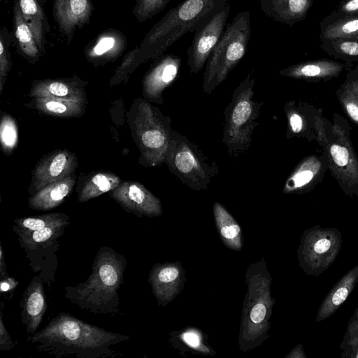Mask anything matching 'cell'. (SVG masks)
I'll list each match as a JSON object with an SVG mask.
<instances>
[{
	"mask_svg": "<svg viewBox=\"0 0 358 358\" xmlns=\"http://www.w3.org/2000/svg\"><path fill=\"white\" fill-rule=\"evenodd\" d=\"M131 339L87 323L69 313H60L41 330L29 335L27 341L40 352L76 358H106L115 355V345Z\"/></svg>",
	"mask_w": 358,
	"mask_h": 358,
	"instance_id": "obj_1",
	"label": "cell"
},
{
	"mask_svg": "<svg viewBox=\"0 0 358 358\" xmlns=\"http://www.w3.org/2000/svg\"><path fill=\"white\" fill-rule=\"evenodd\" d=\"M127 261L108 246L101 247L87 279L64 288L65 298L79 308L94 314L122 315L118 290L123 282Z\"/></svg>",
	"mask_w": 358,
	"mask_h": 358,
	"instance_id": "obj_2",
	"label": "cell"
},
{
	"mask_svg": "<svg viewBox=\"0 0 358 358\" xmlns=\"http://www.w3.org/2000/svg\"><path fill=\"white\" fill-rule=\"evenodd\" d=\"M229 0H184L170 9L148 32L136 62L157 58L187 32L203 27Z\"/></svg>",
	"mask_w": 358,
	"mask_h": 358,
	"instance_id": "obj_3",
	"label": "cell"
},
{
	"mask_svg": "<svg viewBox=\"0 0 358 358\" xmlns=\"http://www.w3.org/2000/svg\"><path fill=\"white\" fill-rule=\"evenodd\" d=\"M248 292L243 303L238 346L243 351L260 345L270 329L275 303L271 294V278L264 260L248 266L245 275Z\"/></svg>",
	"mask_w": 358,
	"mask_h": 358,
	"instance_id": "obj_4",
	"label": "cell"
},
{
	"mask_svg": "<svg viewBox=\"0 0 358 358\" xmlns=\"http://www.w3.org/2000/svg\"><path fill=\"white\" fill-rule=\"evenodd\" d=\"M255 81L252 70L234 89L224 109L222 142L230 157H238L249 150L259 124L263 102L254 99Z\"/></svg>",
	"mask_w": 358,
	"mask_h": 358,
	"instance_id": "obj_5",
	"label": "cell"
},
{
	"mask_svg": "<svg viewBox=\"0 0 358 358\" xmlns=\"http://www.w3.org/2000/svg\"><path fill=\"white\" fill-rule=\"evenodd\" d=\"M251 34L250 12L238 13L227 24L210 54L203 78V92L210 94L244 57Z\"/></svg>",
	"mask_w": 358,
	"mask_h": 358,
	"instance_id": "obj_6",
	"label": "cell"
},
{
	"mask_svg": "<svg viewBox=\"0 0 358 358\" xmlns=\"http://www.w3.org/2000/svg\"><path fill=\"white\" fill-rule=\"evenodd\" d=\"M164 162L181 182L195 191L206 189L219 173L215 161L183 134L173 130Z\"/></svg>",
	"mask_w": 358,
	"mask_h": 358,
	"instance_id": "obj_7",
	"label": "cell"
},
{
	"mask_svg": "<svg viewBox=\"0 0 358 358\" xmlns=\"http://www.w3.org/2000/svg\"><path fill=\"white\" fill-rule=\"evenodd\" d=\"M332 124V131L322 149L327 152L329 171L345 196L358 197V155L350 138L352 127L338 113L333 114Z\"/></svg>",
	"mask_w": 358,
	"mask_h": 358,
	"instance_id": "obj_8",
	"label": "cell"
},
{
	"mask_svg": "<svg viewBox=\"0 0 358 358\" xmlns=\"http://www.w3.org/2000/svg\"><path fill=\"white\" fill-rule=\"evenodd\" d=\"M69 223L51 225L31 232L14 231L26 254L28 265L34 272L38 273L48 286L55 281L57 252L60 247V239Z\"/></svg>",
	"mask_w": 358,
	"mask_h": 358,
	"instance_id": "obj_9",
	"label": "cell"
},
{
	"mask_svg": "<svg viewBox=\"0 0 358 358\" xmlns=\"http://www.w3.org/2000/svg\"><path fill=\"white\" fill-rule=\"evenodd\" d=\"M342 243V234L336 227L317 224L306 229L296 250L299 266L306 275L318 276L334 262Z\"/></svg>",
	"mask_w": 358,
	"mask_h": 358,
	"instance_id": "obj_10",
	"label": "cell"
},
{
	"mask_svg": "<svg viewBox=\"0 0 358 358\" xmlns=\"http://www.w3.org/2000/svg\"><path fill=\"white\" fill-rule=\"evenodd\" d=\"M140 141L144 160L148 166H159L164 162L173 129L171 120L158 108L147 102L139 107Z\"/></svg>",
	"mask_w": 358,
	"mask_h": 358,
	"instance_id": "obj_11",
	"label": "cell"
},
{
	"mask_svg": "<svg viewBox=\"0 0 358 358\" xmlns=\"http://www.w3.org/2000/svg\"><path fill=\"white\" fill-rule=\"evenodd\" d=\"M283 110L287 119V139L315 141L321 150L325 146L332 131V122L323 115L322 108L308 102L290 100L285 103Z\"/></svg>",
	"mask_w": 358,
	"mask_h": 358,
	"instance_id": "obj_12",
	"label": "cell"
},
{
	"mask_svg": "<svg viewBox=\"0 0 358 358\" xmlns=\"http://www.w3.org/2000/svg\"><path fill=\"white\" fill-rule=\"evenodd\" d=\"M231 6L228 2L213 17L194 33L187 49V66L189 73L196 74L206 64L210 54L227 26Z\"/></svg>",
	"mask_w": 358,
	"mask_h": 358,
	"instance_id": "obj_13",
	"label": "cell"
},
{
	"mask_svg": "<svg viewBox=\"0 0 358 358\" xmlns=\"http://www.w3.org/2000/svg\"><path fill=\"white\" fill-rule=\"evenodd\" d=\"M329 171V159L325 150L303 157L285 181L282 192L286 194H304L320 185Z\"/></svg>",
	"mask_w": 358,
	"mask_h": 358,
	"instance_id": "obj_14",
	"label": "cell"
},
{
	"mask_svg": "<svg viewBox=\"0 0 358 358\" xmlns=\"http://www.w3.org/2000/svg\"><path fill=\"white\" fill-rule=\"evenodd\" d=\"M110 196L128 213L138 217L162 215L159 198L138 182L124 181L110 191Z\"/></svg>",
	"mask_w": 358,
	"mask_h": 358,
	"instance_id": "obj_15",
	"label": "cell"
},
{
	"mask_svg": "<svg viewBox=\"0 0 358 358\" xmlns=\"http://www.w3.org/2000/svg\"><path fill=\"white\" fill-rule=\"evenodd\" d=\"M92 10L91 0H53L54 20L68 43L76 30L90 22Z\"/></svg>",
	"mask_w": 358,
	"mask_h": 358,
	"instance_id": "obj_16",
	"label": "cell"
},
{
	"mask_svg": "<svg viewBox=\"0 0 358 358\" xmlns=\"http://www.w3.org/2000/svg\"><path fill=\"white\" fill-rule=\"evenodd\" d=\"M77 164L76 155L68 150L55 151L44 157L34 170V194L48 184L73 174Z\"/></svg>",
	"mask_w": 358,
	"mask_h": 358,
	"instance_id": "obj_17",
	"label": "cell"
},
{
	"mask_svg": "<svg viewBox=\"0 0 358 358\" xmlns=\"http://www.w3.org/2000/svg\"><path fill=\"white\" fill-rule=\"evenodd\" d=\"M181 66V59L173 54L162 55L155 63L143 81L144 91L152 101L162 103V93L177 78Z\"/></svg>",
	"mask_w": 358,
	"mask_h": 358,
	"instance_id": "obj_18",
	"label": "cell"
},
{
	"mask_svg": "<svg viewBox=\"0 0 358 358\" xmlns=\"http://www.w3.org/2000/svg\"><path fill=\"white\" fill-rule=\"evenodd\" d=\"M344 70H346V66L343 62L322 58L289 66L280 70L279 73L296 80L319 83L338 77Z\"/></svg>",
	"mask_w": 358,
	"mask_h": 358,
	"instance_id": "obj_19",
	"label": "cell"
},
{
	"mask_svg": "<svg viewBox=\"0 0 358 358\" xmlns=\"http://www.w3.org/2000/svg\"><path fill=\"white\" fill-rule=\"evenodd\" d=\"M43 280L35 275L27 285L20 303L21 320L27 334H35L47 309Z\"/></svg>",
	"mask_w": 358,
	"mask_h": 358,
	"instance_id": "obj_20",
	"label": "cell"
},
{
	"mask_svg": "<svg viewBox=\"0 0 358 358\" xmlns=\"http://www.w3.org/2000/svg\"><path fill=\"white\" fill-rule=\"evenodd\" d=\"M182 271L181 266L176 263L153 266L148 281L159 305H166L178 294L182 284Z\"/></svg>",
	"mask_w": 358,
	"mask_h": 358,
	"instance_id": "obj_21",
	"label": "cell"
},
{
	"mask_svg": "<svg viewBox=\"0 0 358 358\" xmlns=\"http://www.w3.org/2000/svg\"><path fill=\"white\" fill-rule=\"evenodd\" d=\"M263 13L274 21L292 26L304 20L314 0H257Z\"/></svg>",
	"mask_w": 358,
	"mask_h": 358,
	"instance_id": "obj_22",
	"label": "cell"
},
{
	"mask_svg": "<svg viewBox=\"0 0 358 358\" xmlns=\"http://www.w3.org/2000/svg\"><path fill=\"white\" fill-rule=\"evenodd\" d=\"M358 283V264L345 273L329 290L317 312L315 321L322 322L334 315L347 300Z\"/></svg>",
	"mask_w": 358,
	"mask_h": 358,
	"instance_id": "obj_23",
	"label": "cell"
},
{
	"mask_svg": "<svg viewBox=\"0 0 358 358\" xmlns=\"http://www.w3.org/2000/svg\"><path fill=\"white\" fill-rule=\"evenodd\" d=\"M75 175H69L45 186L28 200L29 208L36 210H50L59 206L73 190Z\"/></svg>",
	"mask_w": 358,
	"mask_h": 358,
	"instance_id": "obj_24",
	"label": "cell"
},
{
	"mask_svg": "<svg viewBox=\"0 0 358 358\" xmlns=\"http://www.w3.org/2000/svg\"><path fill=\"white\" fill-rule=\"evenodd\" d=\"M127 39L120 31L107 29L99 34L85 48L90 60H109L118 57L127 48Z\"/></svg>",
	"mask_w": 358,
	"mask_h": 358,
	"instance_id": "obj_25",
	"label": "cell"
},
{
	"mask_svg": "<svg viewBox=\"0 0 358 358\" xmlns=\"http://www.w3.org/2000/svg\"><path fill=\"white\" fill-rule=\"evenodd\" d=\"M320 38H358V15H343L334 10L320 23Z\"/></svg>",
	"mask_w": 358,
	"mask_h": 358,
	"instance_id": "obj_26",
	"label": "cell"
},
{
	"mask_svg": "<svg viewBox=\"0 0 358 358\" xmlns=\"http://www.w3.org/2000/svg\"><path fill=\"white\" fill-rule=\"evenodd\" d=\"M30 27L41 54L45 52V34L50 31L42 5L38 0H15Z\"/></svg>",
	"mask_w": 358,
	"mask_h": 358,
	"instance_id": "obj_27",
	"label": "cell"
},
{
	"mask_svg": "<svg viewBox=\"0 0 358 358\" xmlns=\"http://www.w3.org/2000/svg\"><path fill=\"white\" fill-rule=\"evenodd\" d=\"M213 213L215 224L224 245L231 250H241L242 234L238 223L219 202L214 203Z\"/></svg>",
	"mask_w": 358,
	"mask_h": 358,
	"instance_id": "obj_28",
	"label": "cell"
},
{
	"mask_svg": "<svg viewBox=\"0 0 358 358\" xmlns=\"http://www.w3.org/2000/svg\"><path fill=\"white\" fill-rule=\"evenodd\" d=\"M14 34L19 50L27 59L36 62L41 55L32 31L25 22L17 2L13 6Z\"/></svg>",
	"mask_w": 358,
	"mask_h": 358,
	"instance_id": "obj_29",
	"label": "cell"
},
{
	"mask_svg": "<svg viewBox=\"0 0 358 358\" xmlns=\"http://www.w3.org/2000/svg\"><path fill=\"white\" fill-rule=\"evenodd\" d=\"M320 48L335 59H340L346 66V71L358 62V38H336L321 41Z\"/></svg>",
	"mask_w": 358,
	"mask_h": 358,
	"instance_id": "obj_30",
	"label": "cell"
},
{
	"mask_svg": "<svg viewBox=\"0 0 358 358\" xmlns=\"http://www.w3.org/2000/svg\"><path fill=\"white\" fill-rule=\"evenodd\" d=\"M121 180L109 171H101L90 177L85 183L78 196V201L85 202L115 189Z\"/></svg>",
	"mask_w": 358,
	"mask_h": 358,
	"instance_id": "obj_31",
	"label": "cell"
},
{
	"mask_svg": "<svg viewBox=\"0 0 358 358\" xmlns=\"http://www.w3.org/2000/svg\"><path fill=\"white\" fill-rule=\"evenodd\" d=\"M34 97H50L71 101H81L82 92L69 83L59 80H43L33 88Z\"/></svg>",
	"mask_w": 358,
	"mask_h": 358,
	"instance_id": "obj_32",
	"label": "cell"
},
{
	"mask_svg": "<svg viewBox=\"0 0 358 358\" xmlns=\"http://www.w3.org/2000/svg\"><path fill=\"white\" fill-rule=\"evenodd\" d=\"M82 101H71L50 97H36L35 106L39 110L50 115L59 117L78 115L84 109Z\"/></svg>",
	"mask_w": 358,
	"mask_h": 358,
	"instance_id": "obj_33",
	"label": "cell"
},
{
	"mask_svg": "<svg viewBox=\"0 0 358 358\" xmlns=\"http://www.w3.org/2000/svg\"><path fill=\"white\" fill-rule=\"evenodd\" d=\"M65 222H70L68 215L62 213H53L15 219L12 229L13 231L31 232Z\"/></svg>",
	"mask_w": 358,
	"mask_h": 358,
	"instance_id": "obj_34",
	"label": "cell"
},
{
	"mask_svg": "<svg viewBox=\"0 0 358 358\" xmlns=\"http://www.w3.org/2000/svg\"><path fill=\"white\" fill-rule=\"evenodd\" d=\"M343 358H358V306L351 316L339 345Z\"/></svg>",
	"mask_w": 358,
	"mask_h": 358,
	"instance_id": "obj_35",
	"label": "cell"
},
{
	"mask_svg": "<svg viewBox=\"0 0 358 358\" xmlns=\"http://www.w3.org/2000/svg\"><path fill=\"white\" fill-rule=\"evenodd\" d=\"M336 95L345 115L358 127V100L345 81L336 90Z\"/></svg>",
	"mask_w": 358,
	"mask_h": 358,
	"instance_id": "obj_36",
	"label": "cell"
},
{
	"mask_svg": "<svg viewBox=\"0 0 358 358\" xmlns=\"http://www.w3.org/2000/svg\"><path fill=\"white\" fill-rule=\"evenodd\" d=\"M171 0H136L133 15L136 19L143 22L161 12Z\"/></svg>",
	"mask_w": 358,
	"mask_h": 358,
	"instance_id": "obj_37",
	"label": "cell"
},
{
	"mask_svg": "<svg viewBox=\"0 0 358 358\" xmlns=\"http://www.w3.org/2000/svg\"><path fill=\"white\" fill-rule=\"evenodd\" d=\"M11 38L6 27H2L0 31V88L1 92L7 74L10 68V55L8 48Z\"/></svg>",
	"mask_w": 358,
	"mask_h": 358,
	"instance_id": "obj_38",
	"label": "cell"
},
{
	"mask_svg": "<svg viewBox=\"0 0 358 358\" xmlns=\"http://www.w3.org/2000/svg\"><path fill=\"white\" fill-rule=\"evenodd\" d=\"M17 141V132L15 123L13 120L4 115L1 124V142L5 151H10L13 149Z\"/></svg>",
	"mask_w": 358,
	"mask_h": 358,
	"instance_id": "obj_39",
	"label": "cell"
},
{
	"mask_svg": "<svg viewBox=\"0 0 358 358\" xmlns=\"http://www.w3.org/2000/svg\"><path fill=\"white\" fill-rule=\"evenodd\" d=\"M334 10L343 15H358V0H341Z\"/></svg>",
	"mask_w": 358,
	"mask_h": 358,
	"instance_id": "obj_40",
	"label": "cell"
},
{
	"mask_svg": "<svg viewBox=\"0 0 358 358\" xmlns=\"http://www.w3.org/2000/svg\"><path fill=\"white\" fill-rule=\"evenodd\" d=\"M2 311H1L0 316V350H10L14 348V343L11 340V337L10 336L6 326L3 321L2 317Z\"/></svg>",
	"mask_w": 358,
	"mask_h": 358,
	"instance_id": "obj_41",
	"label": "cell"
},
{
	"mask_svg": "<svg viewBox=\"0 0 358 358\" xmlns=\"http://www.w3.org/2000/svg\"><path fill=\"white\" fill-rule=\"evenodd\" d=\"M345 82L349 85L358 100V65L347 71Z\"/></svg>",
	"mask_w": 358,
	"mask_h": 358,
	"instance_id": "obj_42",
	"label": "cell"
},
{
	"mask_svg": "<svg viewBox=\"0 0 358 358\" xmlns=\"http://www.w3.org/2000/svg\"><path fill=\"white\" fill-rule=\"evenodd\" d=\"M18 282L16 279L10 276L1 279L0 292L1 294L11 292L17 286Z\"/></svg>",
	"mask_w": 358,
	"mask_h": 358,
	"instance_id": "obj_43",
	"label": "cell"
},
{
	"mask_svg": "<svg viewBox=\"0 0 358 358\" xmlns=\"http://www.w3.org/2000/svg\"><path fill=\"white\" fill-rule=\"evenodd\" d=\"M185 342L192 347L197 348L200 346L201 340L199 335L194 331H186L182 336Z\"/></svg>",
	"mask_w": 358,
	"mask_h": 358,
	"instance_id": "obj_44",
	"label": "cell"
},
{
	"mask_svg": "<svg viewBox=\"0 0 358 358\" xmlns=\"http://www.w3.org/2000/svg\"><path fill=\"white\" fill-rule=\"evenodd\" d=\"M288 358H307L303 345L299 344L295 346L290 352L285 357Z\"/></svg>",
	"mask_w": 358,
	"mask_h": 358,
	"instance_id": "obj_45",
	"label": "cell"
},
{
	"mask_svg": "<svg viewBox=\"0 0 358 358\" xmlns=\"http://www.w3.org/2000/svg\"><path fill=\"white\" fill-rule=\"evenodd\" d=\"M0 275L1 279L8 277V274L6 271V263L3 255V250L2 245H0Z\"/></svg>",
	"mask_w": 358,
	"mask_h": 358,
	"instance_id": "obj_46",
	"label": "cell"
},
{
	"mask_svg": "<svg viewBox=\"0 0 358 358\" xmlns=\"http://www.w3.org/2000/svg\"><path fill=\"white\" fill-rule=\"evenodd\" d=\"M38 1L41 5H43L45 3V0H38Z\"/></svg>",
	"mask_w": 358,
	"mask_h": 358,
	"instance_id": "obj_47",
	"label": "cell"
}]
</instances>
